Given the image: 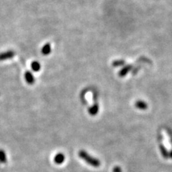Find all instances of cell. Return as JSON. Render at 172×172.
Instances as JSON below:
<instances>
[{
  "instance_id": "1",
  "label": "cell",
  "mask_w": 172,
  "mask_h": 172,
  "mask_svg": "<svg viewBox=\"0 0 172 172\" xmlns=\"http://www.w3.org/2000/svg\"><path fill=\"white\" fill-rule=\"evenodd\" d=\"M78 156L79 157H80V159H82L85 162L87 163V164L93 166V167L98 168L100 166V161H99V159L90 156L88 153H87L85 150H80V151L78 152Z\"/></svg>"
},
{
  "instance_id": "2",
  "label": "cell",
  "mask_w": 172,
  "mask_h": 172,
  "mask_svg": "<svg viewBox=\"0 0 172 172\" xmlns=\"http://www.w3.org/2000/svg\"><path fill=\"white\" fill-rule=\"evenodd\" d=\"M14 56V52L12 50L4 52V53H0V61L8 60V59L12 58Z\"/></svg>"
},
{
  "instance_id": "3",
  "label": "cell",
  "mask_w": 172,
  "mask_h": 172,
  "mask_svg": "<svg viewBox=\"0 0 172 172\" xmlns=\"http://www.w3.org/2000/svg\"><path fill=\"white\" fill-rule=\"evenodd\" d=\"M64 159H65V156L62 153H58L54 157V162L56 164H62V163H64Z\"/></svg>"
},
{
  "instance_id": "4",
  "label": "cell",
  "mask_w": 172,
  "mask_h": 172,
  "mask_svg": "<svg viewBox=\"0 0 172 172\" xmlns=\"http://www.w3.org/2000/svg\"><path fill=\"white\" fill-rule=\"evenodd\" d=\"M99 111V105L98 103H94L92 106H90L88 108V113L91 116H95L98 114Z\"/></svg>"
},
{
  "instance_id": "5",
  "label": "cell",
  "mask_w": 172,
  "mask_h": 172,
  "mask_svg": "<svg viewBox=\"0 0 172 172\" xmlns=\"http://www.w3.org/2000/svg\"><path fill=\"white\" fill-rule=\"evenodd\" d=\"M24 78L26 82H27L29 85H32L35 81V79L34 78L33 75L30 71H27L24 74Z\"/></svg>"
},
{
  "instance_id": "6",
  "label": "cell",
  "mask_w": 172,
  "mask_h": 172,
  "mask_svg": "<svg viewBox=\"0 0 172 172\" xmlns=\"http://www.w3.org/2000/svg\"><path fill=\"white\" fill-rule=\"evenodd\" d=\"M131 70V66L126 65L123 67L119 72V76L120 77H124L129 73V71Z\"/></svg>"
},
{
  "instance_id": "7",
  "label": "cell",
  "mask_w": 172,
  "mask_h": 172,
  "mask_svg": "<svg viewBox=\"0 0 172 172\" xmlns=\"http://www.w3.org/2000/svg\"><path fill=\"white\" fill-rule=\"evenodd\" d=\"M51 53V46L50 43H47L42 47V53L43 55H47Z\"/></svg>"
},
{
  "instance_id": "8",
  "label": "cell",
  "mask_w": 172,
  "mask_h": 172,
  "mask_svg": "<svg viewBox=\"0 0 172 172\" xmlns=\"http://www.w3.org/2000/svg\"><path fill=\"white\" fill-rule=\"evenodd\" d=\"M135 105L136 108L141 109V110H146L147 107H148L147 104L145 102L142 101V100H139V101L136 102Z\"/></svg>"
},
{
  "instance_id": "9",
  "label": "cell",
  "mask_w": 172,
  "mask_h": 172,
  "mask_svg": "<svg viewBox=\"0 0 172 172\" xmlns=\"http://www.w3.org/2000/svg\"><path fill=\"white\" fill-rule=\"evenodd\" d=\"M31 67L32 70L35 72H37L40 70L41 65L40 64H39V62H37V61H33L31 64Z\"/></svg>"
},
{
  "instance_id": "10",
  "label": "cell",
  "mask_w": 172,
  "mask_h": 172,
  "mask_svg": "<svg viewBox=\"0 0 172 172\" xmlns=\"http://www.w3.org/2000/svg\"><path fill=\"white\" fill-rule=\"evenodd\" d=\"M7 159L6 153L2 149H0V163L1 164H5L7 163Z\"/></svg>"
},
{
  "instance_id": "11",
  "label": "cell",
  "mask_w": 172,
  "mask_h": 172,
  "mask_svg": "<svg viewBox=\"0 0 172 172\" xmlns=\"http://www.w3.org/2000/svg\"><path fill=\"white\" fill-rule=\"evenodd\" d=\"M124 63H125L124 60H115L113 62V66H114V67H120V66L123 65Z\"/></svg>"
},
{
  "instance_id": "12",
  "label": "cell",
  "mask_w": 172,
  "mask_h": 172,
  "mask_svg": "<svg viewBox=\"0 0 172 172\" xmlns=\"http://www.w3.org/2000/svg\"><path fill=\"white\" fill-rule=\"evenodd\" d=\"M113 172H121V168L118 166H116L113 170Z\"/></svg>"
},
{
  "instance_id": "13",
  "label": "cell",
  "mask_w": 172,
  "mask_h": 172,
  "mask_svg": "<svg viewBox=\"0 0 172 172\" xmlns=\"http://www.w3.org/2000/svg\"><path fill=\"white\" fill-rule=\"evenodd\" d=\"M170 156L172 158V151H171V155H170Z\"/></svg>"
}]
</instances>
